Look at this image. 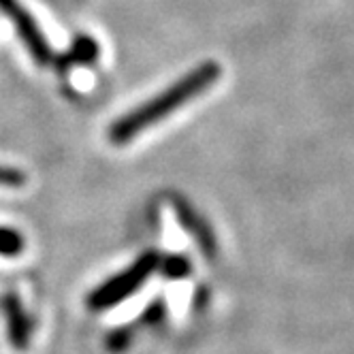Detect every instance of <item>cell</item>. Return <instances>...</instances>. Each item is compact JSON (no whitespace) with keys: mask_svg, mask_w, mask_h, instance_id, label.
I'll return each instance as SVG.
<instances>
[{"mask_svg":"<svg viewBox=\"0 0 354 354\" xmlns=\"http://www.w3.org/2000/svg\"><path fill=\"white\" fill-rule=\"evenodd\" d=\"M96 58H98V43L92 37L80 35L68 47V52L56 60V64L62 68L71 66V64H92V62H96Z\"/></svg>","mask_w":354,"mask_h":354,"instance_id":"6","label":"cell"},{"mask_svg":"<svg viewBox=\"0 0 354 354\" xmlns=\"http://www.w3.org/2000/svg\"><path fill=\"white\" fill-rule=\"evenodd\" d=\"M220 75H222L220 64L216 60H205L203 64H198L196 68L186 73L182 80L171 84L167 90H162L154 98L145 100L143 105L118 118L109 129V141L115 145H124L133 141L137 135L147 131L149 126L162 122L173 111L184 107L198 94H203L207 88H212L220 80Z\"/></svg>","mask_w":354,"mask_h":354,"instance_id":"1","label":"cell"},{"mask_svg":"<svg viewBox=\"0 0 354 354\" xmlns=\"http://www.w3.org/2000/svg\"><path fill=\"white\" fill-rule=\"evenodd\" d=\"M158 271L165 277H169V280H182V277L190 275L192 265L184 254H169V257H160Z\"/></svg>","mask_w":354,"mask_h":354,"instance_id":"7","label":"cell"},{"mask_svg":"<svg viewBox=\"0 0 354 354\" xmlns=\"http://www.w3.org/2000/svg\"><path fill=\"white\" fill-rule=\"evenodd\" d=\"M165 314H167V306L162 299H154L149 303V306L141 312L139 316V324H145V326H151V324H158L165 320Z\"/></svg>","mask_w":354,"mask_h":354,"instance_id":"10","label":"cell"},{"mask_svg":"<svg viewBox=\"0 0 354 354\" xmlns=\"http://www.w3.org/2000/svg\"><path fill=\"white\" fill-rule=\"evenodd\" d=\"M158 263H160L158 252L154 250L145 252V254H141L126 271H120L118 275L109 277L107 282L96 286L86 297V306L92 312H103V310L120 306L122 301L133 297L149 280L151 273L158 271Z\"/></svg>","mask_w":354,"mask_h":354,"instance_id":"2","label":"cell"},{"mask_svg":"<svg viewBox=\"0 0 354 354\" xmlns=\"http://www.w3.org/2000/svg\"><path fill=\"white\" fill-rule=\"evenodd\" d=\"M24 184H26V173L0 165V188H21Z\"/></svg>","mask_w":354,"mask_h":354,"instance_id":"11","label":"cell"},{"mask_svg":"<svg viewBox=\"0 0 354 354\" xmlns=\"http://www.w3.org/2000/svg\"><path fill=\"white\" fill-rule=\"evenodd\" d=\"M24 237L9 226H0V257L15 259L24 252Z\"/></svg>","mask_w":354,"mask_h":354,"instance_id":"8","label":"cell"},{"mask_svg":"<svg viewBox=\"0 0 354 354\" xmlns=\"http://www.w3.org/2000/svg\"><path fill=\"white\" fill-rule=\"evenodd\" d=\"M0 11L13 21L17 37L21 39L24 45H26L28 54L32 56V60L39 66H47L49 62H54L52 47H49L47 39L43 37V32L39 28V24L26 11V7H21L17 0H0Z\"/></svg>","mask_w":354,"mask_h":354,"instance_id":"3","label":"cell"},{"mask_svg":"<svg viewBox=\"0 0 354 354\" xmlns=\"http://www.w3.org/2000/svg\"><path fill=\"white\" fill-rule=\"evenodd\" d=\"M171 203H173L177 220H180V224H182V229L190 237H194V241L198 243L201 250H203L205 257H214L216 254V237H214V231L207 224V220L182 196H173Z\"/></svg>","mask_w":354,"mask_h":354,"instance_id":"4","label":"cell"},{"mask_svg":"<svg viewBox=\"0 0 354 354\" xmlns=\"http://www.w3.org/2000/svg\"><path fill=\"white\" fill-rule=\"evenodd\" d=\"M131 342H133V326H118V328H113V331L107 333L105 348L111 354H120V352H124L126 348L131 346Z\"/></svg>","mask_w":354,"mask_h":354,"instance_id":"9","label":"cell"},{"mask_svg":"<svg viewBox=\"0 0 354 354\" xmlns=\"http://www.w3.org/2000/svg\"><path fill=\"white\" fill-rule=\"evenodd\" d=\"M3 310H5V318H7V335H9L11 346L17 350H26L30 344L32 324H30L28 314L24 312L19 297L7 295L3 299Z\"/></svg>","mask_w":354,"mask_h":354,"instance_id":"5","label":"cell"}]
</instances>
